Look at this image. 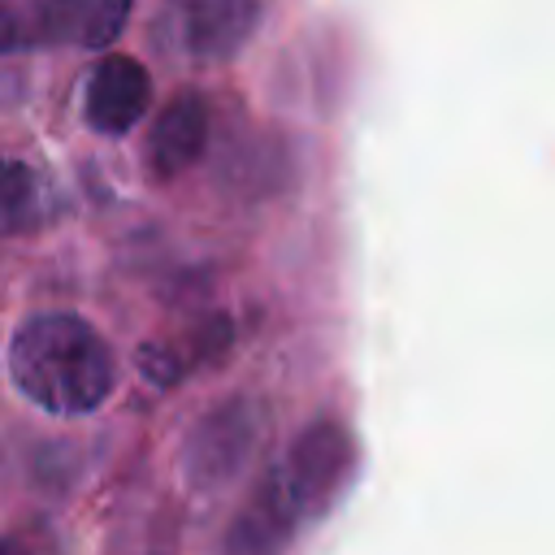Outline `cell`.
<instances>
[{
  "mask_svg": "<svg viewBox=\"0 0 555 555\" xmlns=\"http://www.w3.org/2000/svg\"><path fill=\"white\" fill-rule=\"evenodd\" d=\"M304 525L278 464L264 468V477L251 486V494L243 499L238 516L225 529V555H282L286 542L295 538V529Z\"/></svg>",
  "mask_w": 555,
  "mask_h": 555,
  "instance_id": "5b68a950",
  "label": "cell"
},
{
  "mask_svg": "<svg viewBox=\"0 0 555 555\" xmlns=\"http://www.w3.org/2000/svg\"><path fill=\"white\" fill-rule=\"evenodd\" d=\"M43 217L39 178L22 160H0V238L22 234Z\"/></svg>",
  "mask_w": 555,
  "mask_h": 555,
  "instance_id": "9c48e42d",
  "label": "cell"
},
{
  "mask_svg": "<svg viewBox=\"0 0 555 555\" xmlns=\"http://www.w3.org/2000/svg\"><path fill=\"white\" fill-rule=\"evenodd\" d=\"M0 555H4V551H0Z\"/></svg>",
  "mask_w": 555,
  "mask_h": 555,
  "instance_id": "8fae6325",
  "label": "cell"
},
{
  "mask_svg": "<svg viewBox=\"0 0 555 555\" xmlns=\"http://www.w3.org/2000/svg\"><path fill=\"white\" fill-rule=\"evenodd\" d=\"M204 143H208V104H204V95L182 91L152 121L147 169L156 178H178L182 169H191L204 156Z\"/></svg>",
  "mask_w": 555,
  "mask_h": 555,
  "instance_id": "ba28073f",
  "label": "cell"
},
{
  "mask_svg": "<svg viewBox=\"0 0 555 555\" xmlns=\"http://www.w3.org/2000/svg\"><path fill=\"white\" fill-rule=\"evenodd\" d=\"M269 0H160L156 43L186 65H221L238 56L260 30Z\"/></svg>",
  "mask_w": 555,
  "mask_h": 555,
  "instance_id": "7a4b0ae2",
  "label": "cell"
},
{
  "mask_svg": "<svg viewBox=\"0 0 555 555\" xmlns=\"http://www.w3.org/2000/svg\"><path fill=\"white\" fill-rule=\"evenodd\" d=\"M9 373L17 390L52 416H87L117 386L108 343L74 312H39L22 321L9 343Z\"/></svg>",
  "mask_w": 555,
  "mask_h": 555,
  "instance_id": "6da1fadb",
  "label": "cell"
},
{
  "mask_svg": "<svg viewBox=\"0 0 555 555\" xmlns=\"http://www.w3.org/2000/svg\"><path fill=\"white\" fill-rule=\"evenodd\" d=\"M134 0H35L26 30L30 43L56 48H108L130 17Z\"/></svg>",
  "mask_w": 555,
  "mask_h": 555,
  "instance_id": "52a82bcc",
  "label": "cell"
},
{
  "mask_svg": "<svg viewBox=\"0 0 555 555\" xmlns=\"http://www.w3.org/2000/svg\"><path fill=\"white\" fill-rule=\"evenodd\" d=\"M356 464V442L338 421H312L308 429L295 434L286 455L278 460V473L299 507L304 520L321 516L347 486Z\"/></svg>",
  "mask_w": 555,
  "mask_h": 555,
  "instance_id": "277c9868",
  "label": "cell"
},
{
  "mask_svg": "<svg viewBox=\"0 0 555 555\" xmlns=\"http://www.w3.org/2000/svg\"><path fill=\"white\" fill-rule=\"evenodd\" d=\"M152 104V74L134 61V56H104L95 61V69L87 74V95H82V113L87 126L100 134H126L143 121Z\"/></svg>",
  "mask_w": 555,
  "mask_h": 555,
  "instance_id": "8992f818",
  "label": "cell"
},
{
  "mask_svg": "<svg viewBox=\"0 0 555 555\" xmlns=\"http://www.w3.org/2000/svg\"><path fill=\"white\" fill-rule=\"evenodd\" d=\"M30 43V30H26V17H17L9 4H0V52H17Z\"/></svg>",
  "mask_w": 555,
  "mask_h": 555,
  "instance_id": "30bf717a",
  "label": "cell"
},
{
  "mask_svg": "<svg viewBox=\"0 0 555 555\" xmlns=\"http://www.w3.org/2000/svg\"><path fill=\"white\" fill-rule=\"evenodd\" d=\"M260 429H264V416H260V408L251 399H225L212 412H204L199 425L186 434V447H182L186 481L195 490L230 486L243 473L247 455L256 451Z\"/></svg>",
  "mask_w": 555,
  "mask_h": 555,
  "instance_id": "3957f363",
  "label": "cell"
}]
</instances>
